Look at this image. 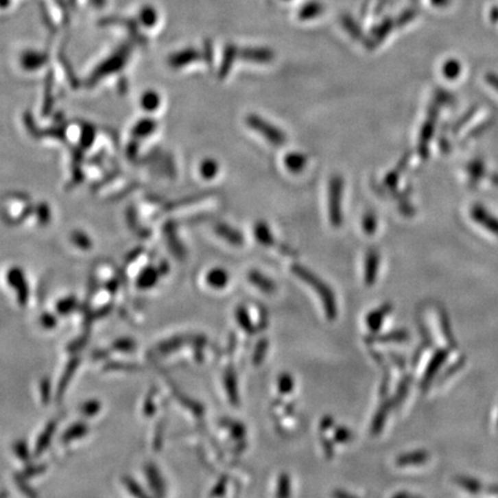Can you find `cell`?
<instances>
[{
  "label": "cell",
  "mask_w": 498,
  "mask_h": 498,
  "mask_svg": "<svg viewBox=\"0 0 498 498\" xmlns=\"http://www.w3.org/2000/svg\"><path fill=\"white\" fill-rule=\"evenodd\" d=\"M292 271L301 281L307 283L308 285H311V289L316 291L318 296L321 298L322 301L324 303L327 316L330 320H335L337 316L336 299L333 296V292L329 289V286L318 276L313 274L311 270H308L307 268H303V265L294 264L292 267Z\"/></svg>",
  "instance_id": "cell-1"
},
{
  "label": "cell",
  "mask_w": 498,
  "mask_h": 498,
  "mask_svg": "<svg viewBox=\"0 0 498 498\" xmlns=\"http://www.w3.org/2000/svg\"><path fill=\"white\" fill-rule=\"evenodd\" d=\"M329 218L332 226L340 228L343 224L344 179L335 176L330 179L328 189Z\"/></svg>",
  "instance_id": "cell-2"
},
{
  "label": "cell",
  "mask_w": 498,
  "mask_h": 498,
  "mask_svg": "<svg viewBox=\"0 0 498 498\" xmlns=\"http://www.w3.org/2000/svg\"><path fill=\"white\" fill-rule=\"evenodd\" d=\"M246 123L257 133L261 134L271 145H283L287 140V137L281 128L274 126L257 115H249L246 117Z\"/></svg>",
  "instance_id": "cell-3"
},
{
  "label": "cell",
  "mask_w": 498,
  "mask_h": 498,
  "mask_svg": "<svg viewBox=\"0 0 498 498\" xmlns=\"http://www.w3.org/2000/svg\"><path fill=\"white\" fill-rule=\"evenodd\" d=\"M239 57L246 62L268 64L274 60V54L270 49L264 47H245L239 50Z\"/></svg>",
  "instance_id": "cell-4"
},
{
  "label": "cell",
  "mask_w": 498,
  "mask_h": 498,
  "mask_svg": "<svg viewBox=\"0 0 498 498\" xmlns=\"http://www.w3.org/2000/svg\"><path fill=\"white\" fill-rule=\"evenodd\" d=\"M379 267V254L375 248L368 250L366 255L365 279L368 285H372L376 281Z\"/></svg>",
  "instance_id": "cell-5"
},
{
  "label": "cell",
  "mask_w": 498,
  "mask_h": 498,
  "mask_svg": "<svg viewBox=\"0 0 498 498\" xmlns=\"http://www.w3.org/2000/svg\"><path fill=\"white\" fill-rule=\"evenodd\" d=\"M285 167L292 174H300L307 165V156L303 152H292L287 154L284 158Z\"/></svg>",
  "instance_id": "cell-6"
},
{
  "label": "cell",
  "mask_w": 498,
  "mask_h": 498,
  "mask_svg": "<svg viewBox=\"0 0 498 498\" xmlns=\"http://www.w3.org/2000/svg\"><path fill=\"white\" fill-rule=\"evenodd\" d=\"M216 232L222 238H224L226 241L230 242L231 245L241 246L245 242V238H244L241 232H239L237 228L230 226V225H217Z\"/></svg>",
  "instance_id": "cell-7"
},
{
  "label": "cell",
  "mask_w": 498,
  "mask_h": 498,
  "mask_svg": "<svg viewBox=\"0 0 498 498\" xmlns=\"http://www.w3.org/2000/svg\"><path fill=\"white\" fill-rule=\"evenodd\" d=\"M238 47H235V45H233V44H231V45H228V47H226V49H225L224 58H223V62H222V66H220V78H225V76L228 75V73H230V71H231L232 67H233V64H235V59L238 58Z\"/></svg>",
  "instance_id": "cell-8"
},
{
  "label": "cell",
  "mask_w": 498,
  "mask_h": 498,
  "mask_svg": "<svg viewBox=\"0 0 498 498\" xmlns=\"http://www.w3.org/2000/svg\"><path fill=\"white\" fill-rule=\"evenodd\" d=\"M390 311V306H383V307L377 308L375 311H372L370 314L366 318V323L368 325V328L372 331H377L382 327L383 320L386 318V314H389Z\"/></svg>",
  "instance_id": "cell-9"
},
{
  "label": "cell",
  "mask_w": 498,
  "mask_h": 498,
  "mask_svg": "<svg viewBox=\"0 0 498 498\" xmlns=\"http://www.w3.org/2000/svg\"><path fill=\"white\" fill-rule=\"evenodd\" d=\"M254 235H255L257 241L263 246L274 245V235H272L269 225L264 223V222H259L255 224V226H254Z\"/></svg>",
  "instance_id": "cell-10"
},
{
  "label": "cell",
  "mask_w": 498,
  "mask_h": 498,
  "mask_svg": "<svg viewBox=\"0 0 498 498\" xmlns=\"http://www.w3.org/2000/svg\"><path fill=\"white\" fill-rule=\"evenodd\" d=\"M248 279L253 285L257 286V289H261L262 292L271 293L274 292V289H276L274 282L265 277L264 274L259 272V271H252L248 274Z\"/></svg>",
  "instance_id": "cell-11"
},
{
  "label": "cell",
  "mask_w": 498,
  "mask_h": 498,
  "mask_svg": "<svg viewBox=\"0 0 498 498\" xmlns=\"http://www.w3.org/2000/svg\"><path fill=\"white\" fill-rule=\"evenodd\" d=\"M208 282L216 289H223L228 282V274L223 269H215L208 274Z\"/></svg>",
  "instance_id": "cell-12"
},
{
  "label": "cell",
  "mask_w": 498,
  "mask_h": 498,
  "mask_svg": "<svg viewBox=\"0 0 498 498\" xmlns=\"http://www.w3.org/2000/svg\"><path fill=\"white\" fill-rule=\"evenodd\" d=\"M323 11H324L323 5L314 1V3H309V4L303 6L299 12V18L301 20H313V19L318 18V15H321Z\"/></svg>",
  "instance_id": "cell-13"
},
{
  "label": "cell",
  "mask_w": 498,
  "mask_h": 498,
  "mask_svg": "<svg viewBox=\"0 0 498 498\" xmlns=\"http://www.w3.org/2000/svg\"><path fill=\"white\" fill-rule=\"evenodd\" d=\"M218 171H220V166L215 159H206L200 166L201 176L206 179H213L216 177Z\"/></svg>",
  "instance_id": "cell-14"
},
{
  "label": "cell",
  "mask_w": 498,
  "mask_h": 498,
  "mask_svg": "<svg viewBox=\"0 0 498 498\" xmlns=\"http://www.w3.org/2000/svg\"><path fill=\"white\" fill-rule=\"evenodd\" d=\"M362 228H364L367 235H372L376 231L377 218H376L375 213H372V211L366 213L364 220H362Z\"/></svg>",
  "instance_id": "cell-15"
},
{
  "label": "cell",
  "mask_w": 498,
  "mask_h": 498,
  "mask_svg": "<svg viewBox=\"0 0 498 498\" xmlns=\"http://www.w3.org/2000/svg\"><path fill=\"white\" fill-rule=\"evenodd\" d=\"M226 389H228V396L230 399L233 403L238 401V389H237V379H235V372H232L226 376Z\"/></svg>",
  "instance_id": "cell-16"
},
{
  "label": "cell",
  "mask_w": 498,
  "mask_h": 498,
  "mask_svg": "<svg viewBox=\"0 0 498 498\" xmlns=\"http://www.w3.org/2000/svg\"><path fill=\"white\" fill-rule=\"evenodd\" d=\"M237 320H238L239 325H241V328L248 333H254L253 325L250 323V318H248V314L246 313L244 308H239L237 311Z\"/></svg>",
  "instance_id": "cell-17"
},
{
  "label": "cell",
  "mask_w": 498,
  "mask_h": 498,
  "mask_svg": "<svg viewBox=\"0 0 498 498\" xmlns=\"http://www.w3.org/2000/svg\"><path fill=\"white\" fill-rule=\"evenodd\" d=\"M293 386H294V381H293L292 377H291L289 374H283V375L279 377L278 388L279 391H281L282 394H289V392H291L293 389Z\"/></svg>",
  "instance_id": "cell-18"
},
{
  "label": "cell",
  "mask_w": 498,
  "mask_h": 498,
  "mask_svg": "<svg viewBox=\"0 0 498 498\" xmlns=\"http://www.w3.org/2000/svg\"><path fill=\"white\" fill-rule=\"evenodd\" d=\"M426 458V455L423 453H415V455H403L401 458L398 459V465H414L418 464L419 462H423V459Z\"/></svg>",
  "instance_id": "cell-19"
},
{
  "label": "cell",
  "mask_w": 498,
  "mask_h": 498,
  "mask_svg": "<svg viewBox=\"0 0 498 498\" xmlns=\"http://www.w3.org/2000/svg\"><path fill=\"white\" fill-rule=\"evenodd\" d=\"M278 496H289V479L287 475H283L279 480Z\"/></svg>",
  "instance_id": "cell-20"
},
{
  "label": "cell",
  "mask_w": 498,
  "mask_h": 498,
  "mask_svg": "<svg viewBox=\"0 0 498 498\" xmlns=\"http://www.w3.org/2000/svg\"><path fill=\"white\" fill-rule=\"evenodd\" d=\"M351 434L348 430L345 429V428H340V429L337 430L336 434V440H340V442H345V440H350Z\"/></svg>",
  "instance_id": "cell-21"
}]
</instances>
